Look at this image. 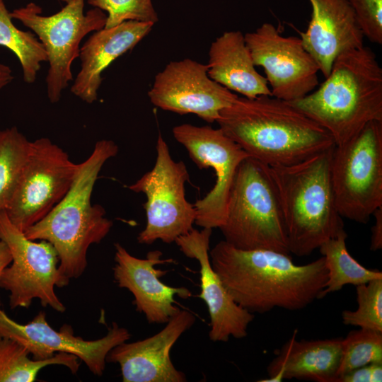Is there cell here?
<instances>
[{"instance_id":"obj_1","label":"cell","mask_w":382,"mask_h":382,"mask_svg":"<svg viewBox=\"0 0 382 382\" xmlns=\"http://www.w3.org/2000/svg\"><path fill=\"white\" fill-rule=\"evenodd\" d=\"M209 258L234 301L252 313L304 308L319 299L328 280L323 256L299 265L289 254L241 250L224 240L210 250Z\"/></svg>"},{"instance_id":"obj_2","label":"cell","mask_w":382,"mask_h":382,"mask_svg":"<svg viewBox=\"0 0 382 382\" xmlns=\"http://www.w3.org/2000/svg\"><path fill=\"white\" fill-rule=\"evenodd\" d=\"M216 122L250 157L269 166L296 163L335 146L325 129L272 96H238Z\"/></svg>"},{"instance_id":"obj_3","label":"cell","mask_w":382,"mask_h":382,"mask_svg":"<svg viewBox=\"0 0 382 382\" xmlns=\"http://www.w3.org/2000/svg\"><path fill=\"white\" fill-rule=\"evenodd\" d=\"M117 153L118 146L113 141H98L88 158L79 163L75 179L65 196L24 232L28 238L48 241L56 249L61 288L83 274L89 247L99 243L112 226L104 208L92 204L91 199L102 167Z\"/></svg>"},{"instance_id":"obj_4","label":"cell","mask_w":382,"mask_h":382,"mask_svg":"<svg viewBox=\"0 0 382 382\" xmlns=\"http://www.w3.org/2000/svg\"><path fill=\"white\" fill-rule=\"evenodd\" d=\"M340 145L372 121H382V68L367 46L345 51L335 59L318 89L289 102Z\"/></svg>"},{"instance_id":"obj_5","label":"cell","mask_w":382,"mask_h":382,"mask_svg":"<svg viewBox=\"0 0 382 382\" xmlns=\"http://www.w3.org/2000/svg\"><path fill=\"white\" fill-rule=\"evenodd\" d=\"M334 147L296 163L270 166L289 253L296 256L309 255L345 230L331 180Z\"/></svg>"},{"instance_id":"obj_6","label":"cell","mask_w":382,"mask_h":382,"mask_svg":"<svg viewBox=\"0 0 382 382\" xmlns=\"http://www.w3.org/2000/svg\"><path fill=\"white\" fill-rule=\"evenodd\" d=\"M220 228L224 241L241 250L289 254L283 214L270 166L247 157L239 164Z\"/></svg>"},{"instance_id":"obj_7","label":"cell","mask_w":382,"mask_h":382,"mask_svg":"<svg viewBox=\"0 0 382 382\" xmlns=\"http://www.w3.org/2000/svg\"><path fill=\"white\" fill-rule=\"evenodd\" d=\"M331 180L342 218L366 224L382 207V121L370 122L335 146Z\"/></svg>"},{"instance_id":"obj_8","label":"cell","mask_w":382,"mask_h":382,"mask_svg":"<svg viewBox=\"0 0 382 382\" xmlns=\"http://www.w3.org/2000/svg\"><path fill=\"white\" fill-rule=\"evenodd\" d=\"M85 0H71L59 12L48 16L33 2L10 13L38 36L49 62L46 76L47 93L52 103L58 102L62 91L73 80L71 64L79 57L82 39L105 26L107 14L98 8L84 13Z\"/></svg>"},{"instance_id":"obj_9","label":"cell","mask_w":382,"mask_h":382,"mask_svg":"<svg viewBox=\"0 0 382 382\" xmlns=\"http://www.w3.org/2000/svg\"><path fill=\"white\" fill-rule=\"evenodd\" d=\"M156 158L154 168L128 188L142 192L146 224L139 233L141 244L150 245L160 240L172 243L193 228L196 210L185 197V184L189 173L183 161H175L163 137L157 138Z\"/></svg>"},{"instance_id":"obj_10","label":"cell","mask_w":382,"mask_h":382,"mask_svg":"<svg viewBox=\"0 0 382 382\" xmlns=\"http://www.w3.org/2000/svg\"><path fill=\"white\" fill-rule=\"evenodd\" d=\"M0 240L12 257L0 275V288L10 294L11 309L28 308L37 299L42 306L64 313L66 307L54 291L55 286L60 287L59 257L54 247L44 240L28 238L4 210L0 212Z\"/></svg>"},{"instance_id":"obj_11","label":"cell","mask_w":382,"mask_h":382,"mask_svg":"<svg viewBox=\"0 0 382 382\" xmlns=\"http://www.w3.org/2000/svg\"><path fill=\"white\" fill-rule=\"evenodd\" d=\"M78 169L79 164L48 138L31 141L28 157L4 210L9 220L25 232L65 196Z\"/></svg>"},{"instance_id":"obj_12","label":"cell","mask_w":382,"mask_h":382,"mask_svg":"<svg viewBox=\"0 0 382 382\" xmlns=\"http://www.w3.org/2000/svg\"><path fill=\"white\" fill-rule=\"evenodd\" d=\"M178 142L187 151L199 169L212 167L216 183L212 189L193 204L195 224L202 228H219L224 222L229 191L241 163L250 156L219 127L182 124L173 128Z\"/></svg>"},{"instance_id":"obj_13","label":"cell","mask_w":382,"mask_h":382,"mask_svg":"<svg viewBox=\"0 0 382 382\" xmlns=\"http://www.w3.org/2000/svg\"><path fill=\"white\" fill-rule=\"evenodd\" d=\"M244 35L255 66L264 70L272 96L291 102L317 87L319 67L300 37L284 36L270 23Z\"/></svg>"},{"instance_id":"obj_14","label":"cell","mask_w":382,"mask_h":382,"mask_svg":"<svg viewBox=\"0 0 382 382\" xmlns=\"http://www.w3.org/2000/svg\"><path fill=\"white\" fill-rule=\"evenodd\" d=\"M0 337L23 345L33 359H47L59 352L74 354L92 374L100 376L105 368L108 354L117 345L129 340L131 334L114 322L104 337L86 340L76 336L70 325L64 324L59 330H54L47 323L43 311H40L28 323L21 324L0 308Z\"/></svg>"},{"instance_id":"obj_15","label":"cell","mask_w":382,"mask_h":382,"mask_svg":"<svg viewBox=\"0 0 382 382\" xmlns=\"http://www.w3.org/2000/svg\"><path fill=\"white\" fill-rule=\"evenodd\" d=\"M148 96L163 110L195 114L212 123L238 96L212 80L207 64L186 58L169 62L158 72Z\"/></svg>"},{"instance_id":"obj_16","label":"cell","mask_w":382,"mask_h":382,"mask_svg":"<svg viewBox=\"0 0 382 382\" xmlns=\"http://www.w3.org/2000/svg\"><path fill=\"white\" fill-rule=\"evenodd\" d=\"M115 248L113 275L117 286L132 294L137 311L143 313L149 323H166L180 310L175 305V296L184 299L192 296L186 287L170 286L160 280L168 271L155 266L175 260L162 259V253L157 250L149 251L142 259L132 255L118 243Z\"/></svg>"},{"instance_id":"obj_17","label":"cell","mask_w":382,"mask_h":382,"mask_svg":"<svg viewBox=\"0 0 382 382\" xmlns=\"http://www.w3.org/2000/svg\"><path fill=\"white\" fill-rule=\"evenodd\" d=\"M195 315L180 310L156 334L112 348L106 362L118 364L124 382H185V374L170 359V349L195 323Z\"/></svg>"},{"instance_id":"obj_18","label":"cell","mask_w":382,"mask_h":382,"mask_svg":"<svg viewBox=\"0 0 382 382\" xmlns=\"http://www.w3.org/2000/svg\"><path fill=\"white\" fill-rule=\"evenodd\" d=\"M212 233V228H192L178 237L175 243L186 257L197 260L199 264L201 291L198 296L208 308L209 339L213 342H227L230 337L241 339L247 336L255 316L234 301L212 268L209 258Z\"/></svg>"},{"instance_id":"obj_19","label":"cell","mask_w":382,"mask_h":382,"mask_svg":"<svg viewBox=\"0 0 382 382\" xmlns=\"http://www.w3.org/2000/svg\"><path fill=\"white\" fill-rule=\"evenodd\" d=\"M311 19L299 32L305 49L325 78L341 53L364 46V36L348 0H308Z\"/></svg>"},{"instance_id":"obj_20","label":"cell","mask_w":382,"mask_h":382,"mask_svg":"<svg viewBox=\"0 0 382 382\" xmlns=\"http://www.w3.org/2000/svg\"><path fill=\"white\" fill-rule=\"evenodd\" d=\"M153 26L151 23L127 21L95 31L80 48L81 69L71 87V93L87 103L96 101L102 72L134 48Z\"/></svg>"},{"instance_id":"obj_21","label":"cell","mask_w":382,"mask_h":382,"mask_svg":"<svg viewBox=\"0 0 382 382\" xmlns=\"http://www.w3.org/2000/svg\"><path fill=\"white\" fill-rule=\"evenodd\" d=\"M295 330L269 364L267 378L260 382H281L298 379L335 382L342 359V338L301 340Z\"/></svg>"},{"instance_id":"obj_22","label":"cell","mask_w":382,"mask_h":382,"mask_svg":"<svg viewBox=\"0 0 382 382\" xmlns=\"http://www.w3.org/2000/svg\"><path fill=\"white\" fill-rule=\"evenodd\" d=\"M207 65L209 76L231 91L248 98L272 96L240 30L226 31L212 43Z\"/></svg>"},{"instance_id":"obj_23","label":"cell","mask_w":382,"mask_h":382,"mask_svg":"<svg viewBox=\"0 0 382 382\" xmlns=\"http://www.w3.org/2000/svg\"><path fill=\"white\" fill-rule=\"evenodd\" d=\"M347 238V234L344 230L336 237L324 242L318 248L324 257L328 270V280L318 299L340 291L345 285L356 286L382 279L381 271L366 268L349 254L346 244Z\"/></svg>"},{"instance_id":"obj_24","label":"cell","mask_w":382,"mask_h":382,"mask_svg":"<svg viewBox=\"0 0 382 382\" xmlns=\"http://www.w3.org/2000/svg\"><path fill=\"white\" fill-rule=\"evenodd\" d=\"M28 349L10 338L0 337V382H33L40 371L50 365H62L73 374L77 373L79 358L59 352L47 359L30 358Z\"/></svg>"},{"instance_id":"obj_25","label":"cell","mask_w":382,"mask_h":382,"mask_svg":"<svg viewBox=\"0 0 382 382\" xmlns=\"http://www.w3.org/2000/svg\"><path fill=\"white\" fill-rule=\"evenodd\" d=\"M12 19L4 0H0V45L16 55L22 66L24 81L33 83L41 63L47 62V52L42 43L33 33L19 30Z\"/></svg>"},{"instance_id":"obj_26","label":"cell","mask_w":382,"mask_h":382,"mask_svg":"<svg viewBox=\"0 0 382 382\" xmlns=\"http://www.w3.org/2000/svg\"><path fill=\"white\" fill-rule=\"evenodd\" d=\"M30 144L16 127L0 129V212L6 209L13 196Z\"/></svg>"},{"instance_id":"obj_27","label":"cell","mask_w":382,"mask_h":382,"mask_svg":"<svg viewBox=\"0 0 382 382\" xmlns=\"http://www.w3.org/2000/svg\"><path fill=\"white\" fill-rule=\"evenodd\" d=\"M375 363H382L381 332L360 328L349 332L342 339L337 377L352 369Z\"/></svg>"},{"instance_id":"obj_28","label":"cell","mask_w":382,"mask_h":382,"mask_svg":"<svg viewBox=\"0 0 382 382\" xmlns=\"http://www.w3.org/2000/svg\"><path fill=\"white\" fill-rule=\"evenodd\" d=\"M356 294L358 307L343 311V323L382 332V279L356 286Z\"/></svg>"},{"instance_id":"obj_29","label":"cell","mask_w":382,"mask_h":382,"mask_svg":"<svg viewBox=\"0 0 382 382\" xmlns=\"http://www.w3.org/2000/svg\"><path fill=\"white\" fill-rule=\"evenodd\" d=\"M94 8L105 11V28H112L124 21L158 22V17L151 0H87Z\"/></svg>"},{"instance_id":"obj_30","label":"cell","mask_w":382,"mask_h":382,"mask_svg":"<svg viewBox=\"0 0 382 382\" xmlns=\"http://www.w3.org/2000/svg\"><path fill=\"white\" fill-rule=\"evenodd\" d=\"M364 36L382 44V0H348Z\"/></svg>"},{"instance_id":"obj_31","label":"cell","mask_w":382,"mask_h":382,"mask_svg":"<svg viewBox=\"0 0 382 382\" xmlns=\"http://www.w3.org/2000/svg\"><path fill=\"white\" fill-rule=\"evenodd\" d=\"M382 363L365 365L337 377L335 382H381Z\"/></svg>"},{"instance_id":"obj_32","label":"cell","mask_w":382,"mask_h":382,"mask_svg":"<svg viewBox=\"0 0 382 382\" xmlns=\"http://www.w3.org/2000/svg\"><path fill=\"white\" fill-rule=\"evenodd\" d=\"M373 216L375 224L371 228L370 250L376 251L382 248V207L377 209Z\"/></svg>"},{"instance_id":"obj_33","label":"cell","mask_w":382,"mask_h":382,"mask_svg":"<svg viewBox=\"0 0 382 382\" xmlns=\"http://www.w3.org/2000/svg\"><path fill=\"white\" fill-rule=\"evenodd\" d=\"M11 261L12 257L8 246L3 241L0 240V275Z\"/></svg>"},{"instance_id":"obj_34","label":"cell","mask_w":382,"mask_h":382,"mask_svg":"<svg viewBox=\"0 0 382 382\" xmlns=\"http://www.w3.org/2000/svg\"><path fill=\"white\" fill-rule=\"evenodd\" d=\"M13 79L11 68L5 64H0V90Z\"/></svg>"},{"instance_id":"obj_35","label":"cell","mask_w":382,"mask_h":382,"mask_svg":"<svg viewBox=\"0 0 382 382\" xmlns=\"http://www.w3.org/2000/svg\"><path fill=\"white\" fill-rule=\"evenodd\" d=\"M65 2L66 4L70 1L71 0H59Z\"/></svg>"}]
</instances>
